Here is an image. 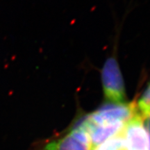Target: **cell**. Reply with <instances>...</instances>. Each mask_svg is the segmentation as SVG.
Returning <instances> with one entry per match:
<instances>
[{"label":"cell","mask_w":150,"mask_h":150,"mask_svg":"<svg viewBox=\"0 0 150 150\" xmlns=\"http://www.w3.org/2000/svg\"><path fill=\"white\" fill-rule=\"evenodd\" d=\"M105 97L112 104H125L126 94L120 70L114 58L106 60L102 70Z\"/></svg>","instance_id":"1"},{"label":"cell","mask_w":150,"mask_h":150,"mask_svg":"<svg viewBox=\"0 0 150 150\" xmlns=\"http://www.w3.org/2000/svg\"><path fill=\"white\" fill-rule=\"evenodd\" d=\"M137 114H138V110L134 104L110 103L88 116L95 125H102L113 122L127 123Z\"/></svg>","instance_id":"2"},{"label":"cell","mask_w":150,"mask_h":150,"mask_svg":"<svg viewBox=\"0 0 150 150\" xmlns=\"http://www.w3.org/2000/svg\"><path fill=\"white\" fill-rule=\"evenodd\" d=\"M143 122L137 114L125 125L123 134L128 150H149V134Z\"/></svg>","instance_id":"3"},{"label":"cell","mask_w":150,"mask_h":150,"mask_svg":"<svg viewBox=\"0 0 150 150\" xmlns=\"http://www.w3.org/2000/svg\"><path fill=\"white\" fill-rule=\"evenodd\" d=\"M44 150H91L90 138L85 131L74 127L63 137L47 144Z\"/></svg>","instance_id":"4"},{"label":"cell","mask_w":150,"mask_h":150,"mask_svg":"<svg viewBox=\"0 0 150 150\" xmlns=\"http://www.w3.org/2000/svg\"><path fill=\"white\" fill-rule=\"evenodd\" d=\"M146 122H146V129H147V131L150 134V116L146 119Z\"/></svg>","instance_id":"5"},{"label":"cell","mask_w":150,"mask_h":150,"mask_svg":"<svg viewBox=\"0 0 150 150\" xmlns=\"http://www.w3.org/2000/svg\"><path fill=\"white\" fill-rule=\"evenodd\" d=\"M149 150H150V134H149Z\"/></svg>","instance_id":"6"}]
</instances>
